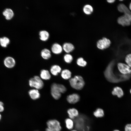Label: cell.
Listing matches in <instances>:
<instances>
[{"label":"cell","instance_id":"30bf717a","mask_svg":"<svg viewBox=\"0 0 131 131\" xmlns=\"http://www.w3.org/2000/svg\"><path fill=\"white\" fill-rule=\"evenodd\" d=\"M66 99L67 101L69 103L74 104L79 101L80 97L78 94L74 93L68 96Z\"/></svg>","mask_w":131,"mask_h":131},{"label":"cell","instance_id":"ffe728a7","mask_svg":"<svg viewBox=\"0 0 131 131\" xmlns=\"http://www.w3.org/2000/svg\"><path fill=\"white\" fill-rule=\"evenodd\" d=\"M42 57L45 59H48L51 57V52L49 50L45 48L42 49L41 52Z\"/></svg>","mask_w":131,"mask_h":131},{"label":"cell","instance_id":"74e56055","mask_svg":"<svg viewBox=\"0 0 131 131\" xmlns=\"http://www.w3.org/2000/svg\"><path fill=\"white\" fill-rule=\"evenodd\" d=\"M130 92L131 94V89L130 90Z\"/></svg>","mask_w":131,"mask_h":131},{"label":"cell","instance_id":"4dcf8cb0","mask_svg":"<svg viewBox=\"0 0 131 131\" xmlns=\"http://www.w3.org/2000/svg\"><path fill=\"white\" fill-rule=\"evenodd\" d=\"M125 131H131V124H126L124 128Z\"/></svg>","mask_w":131,"mask_h":131},{"label":"cell","instance_id":"d4e9b609","mask_svg":"<svg viewBox=\"0 0 131 131\" xmlns=\"http://www.w3.org/2000/svg\"><path fill=\"white\" fill-rule=\"evenodd\" d=\"M66 126L68 129L70 130L72 129L74 126V123L72 119L70 118H67L65 121Z\"/></svg>","mask_w":131,"mask_h":131},{"label":"cell","instance_id":"1f68e13d","mask_svg":"<svg viewBox=\"0 0 131 131\" xmlns=\"http://www.w3.org/2000/svg\"><path fill=\"white\" fill-rule=\"evenodd\" d=\"M115 1L114 0H107V2L110 3H112L114 2Z\"/></svg>","mask_w":131,"mask_h":131},{"label":"cell","instance_id":"ba28073f","mask_svg":"<svg viewBox=\"0 0 131 131\" xmlns=\"http://www.w3.org/2000/svg\"><path fill=\"white\" fill-rule=\"evenodd\" d=\"M117 67L119 71L123 74L129 75L131 74V69L128 65L119 63L117 64Z\"/></svg>","mask_w":131,"mask_h":131},{"label":"cell","instance_id":"83f0119b","mask_svg":"<svg viewBox=\"0 0 131 131\" xmlns=\"http://www.w3.org/2000/svg\"><path fill=\"white\" fill-rule=\"evenodd\" d=\"M64 58L65 61L67 63H71L73 59L72 56L69 54H66L64 56Z\"/></svg>","mask_w":131,"mask_h":131},{"label":"cell","instance_id":"d6a6232c","mask_svg":"<svg viewBox=\"0 0 131 131\" xmlns=\"http://www.w3.org/2000/svg\"><path fill=\"white\" fill-rule=\"evenodd\" d=\"M45 131H55L48 128H47L45 130Z\"/></svg>","mask_w":131,"mask_h":131},{"label":"cell","instance_id":"6da1fadb","mask_svg":"<svg viewBox=\"0 0 131 131\" xmlns=\"http://www.w3.org/2000/svg\"><path fill=\"white\" fill-rule=\"evenodd\" d=\"M66 90L65 87L62 84L54 83L51 86V95L53 98L56 100L59 99L61 96V93H65Z\"/></svg>","mask_w":131,"mask_h":131},{"label":"cell","instance_id":"4316f807","mask_svg":"<svg viewBox=\"0 0 131 131\" xmlns=\"http://www.w3.org/2000/svg\"><path fill=\"white\" fill-rule=\"evenodd\" d=\"M76 63L78 66L83 67L86 66L87 64L86 62L82 57H79L77 59Z\"/></svg>","mask_w":131,"mask_h":131},{"label":"cell","instance_id":"d590c367","mask_svg":"<svg viewBox=\"0 0 131 131\" xmlns=\"http://www.w3.org/2000/svg\"><path fill=\"white\" fill-rule=\"evenodd\" d=\"M113 131H120L118 130H114Z\"/></svg>","mask_w":131,"mask_h":131},{"label":"cell","instance_id":"e0dca14e","mask_svg":"<svg viewBox=\"0 0 131 131\" xmlns=\"http://www.w3.org/2000/svg\"><path fill=\"white\" fill-rule=\"evenodd\" d=\"M118 11L124 14L131 13V12L127 7L123 4H120L117 7Z\"/></svg>","mask_w":131,"mask_h":131},{"label":"cell","instance_id":"2e32d148","mask_svg":"<svg viewBox=\"0 0 131 131\" xmlns=\"http://www.w3.org/2000/svg\"><path fill=\"white\" fill-rule=\"evenodd\" d=\"M63 48L64 50L67 53H69L72 51L74 48V45L71 43L69 42L64 43Z\"/></svg>","mask_w":131,"mask_h":131},{"label":"cell","instance_id":"8992f818","mask_svg":"<svg viewBox=\"0 0 131 131\" xmlns=\"http://www.w3.org/2000/svg\"><path fill=\"white\" fill-rule=\"evenodd\" d=\"M48 128L55 131H60L62 127L60 122L56 119H50L47 122Z\"/></svg>","mask_w":131,"mask_h":131},{"label":"cell","instance_id":"5bb4252c","mask_svg":"<svg viewBox=\"0 0 131 131\" xmlns=\"http://www.w3.org/2000/svg\"><path fill=\"white\" fill-rule=\"evenodd\" d=\"M67 113L69 118L72 120L74 119L75 117L78 116L79 114L78 110L74 108L68 109L67 111Z\"/></svg>","mask_w":131,"mask_h":131},{"label":"cell","instance_id":"9a60e30c","mask_svg":"<svg viewBox=\"0 0 131 131\" xmlns=\"http://www.w3.org/2000/svg\"><path fill=\"white\" fill-rule=\"evenodd\" d=\"M112 93L113 95L117 96L119 98L122 97L124 95V93L122 89L119 87H114L112 91Z\"/></svg>","mask_w":131,"mask_h":131},{"label":"cell","instance_id":"484cf974","mask_svg":"<svg viewBox=\"0 0 131 131\" xmlns=\"http://www.w3.org/2000/svg\"><path fill=\"white\" fill-rule=\"evenodd\" d=\"M93 115L96 117H102L104 115V112L102 109L98 108L93 112Z\"/></svg>","mask_w":131,"mask_h":131},{"label":"cell","instance_id":"7c38bea8","mask_svg":"<svg viewBox=\"0 0 131 131\" xmlns=\"http://www.w3.org/2000/svg\"><path fill=\"white\" fill-rule=\"evenodd\" d=\"M29 96L33 100H35L39 98L40 96V94L38 90L33 89L28 92Z\"/></svg>","mask_w":131,"mask_h":131},{"label":"cell","instance_id":"f35d334b","mask_svg":"<svg viewBox=\"0 0 131 131\" xmlns=\"http://www.w3.org/2000/svg\"></svg>","mask_w":131,"mask_h":131},{"label":"cell","instance_id":"ac0fdd59","mask_svg":"<svg viewBox=\"0 0 131 131\" xmlns=\"http://www.w3.org/2000/svg\"><path fill=\"white\" fill-rule=\"evenodd\" d=\"M61 69L60 67L57 65H53L51 66L50 69L51 73L54 75L56 76L61 72Z\"/></svg>","mask_w":131,"mask_h":131},{"label":"cell","instance_id":"d6986e66","mask_svg":"<svg viewBox=\"0 0 131 131\" xmlns=\"http://www.w3.org/2000/svg\"><path fill=\"white\" fill-rule=\"evenodd\" d=\"M40 76L42 79L45 80H49L51 78V75L49 72L45 69L42 70L41 71Z\"/></svg>","mask_w":131,"mask_h":131},{"label":"cell","instance_id":"603a6c76","mask_svg":"<svg viewBox=\"0 0 131 131\" xmlns=\"http://www.w3.org/2000/svg\"><path fill=\"white\" fill-rule=\"evenodd\" d=\"M40 38L42 41H46L49 38V33L45 30L41 31L39 32Z\"/></svg>","mask_w":131,"mask_h":131},{"label":"cell","instance_id":"8d00e7d4","mask_svg":"<svg viewBox=\"0 0 131 131\" xmlns=\"http://www.w3.org/2000/svg\"><path fill=\"white\" fill-rule=\"evenodd\" d=\"M71 131H78L76 130H72Z\"/></svg>","mask_w":131,"mask_h":131},{"label":"cell","instance_id":"3957f363","mask_svg":"<svg viewBox=\"0 0 131 131\" xmlns=\"http://www.w3.org/2000/svg\"><path fill=\"white\" fill-rule=\"evenodd\" d=\"M77 118L75 120L76 129L80 131H88L89 130L90 127L87 125L85 117L81 116Z\"/></svg>","mask_w":131,"mask_h":131},{"label":"cell","instance_id":"7402d4cb","mask_svg":"<svg viewBox=\"0 0 131 131\" xmlns=\"http://www.w3.org/2000/svg\"><path fill=\"white\" fill-rule=\"evenodd\" d=\"M10 42L9 39L6 37L0 38V44L3 48L6 47Z\"/></svg>","mask_w":131,"mask_h":131},{"label":"cell","instance_id":"e575fe53","mask_svg":"<svg viewBox=\"0 0 131 131\" xmlns=\"http://www.w3.org/2000/svg\"><path fill=\"white\" fill-rule=\"evenodd\" d=\"M1 118H2V115L0 113V121L1 120Z\"/></svg>","mask_w":131,"mask_h":131},{"label":"cell","instance_id":"f546056e","mask_svg":"<svg viewBox=\"0 0 131 131\" xmlns=\"http://www.w3.org/2000/svg\"><path fill=\"white\" fill-rule=\"evenodd\" d=\"M4 110V104L2 101L0 100V113L3 112Z\"/></svg>","mask_w":131,"mask_h":131},{"label":"cell","instance_id":"4fadbf2b","mask_svg":"<svg viewBox=\"0 0 131 131\" xmlns=\"http://www.w3.org/2000/svg\"><path fill=\"white\" fill-rule=\"evenodd\" d=\"M51 49L53 53L56 54H58L62 52V48L60 44L56 43L53 44Z\"/></svg>","mask_w":131,"mask_h":131},{"label":"cell","instance_id":"9c48e42d","mask_svg":"<svg viewBox=\"0 0 131 131\" xmlns=\"http://www.w3.org/2000/svg\"><path fill=\"white\" fill-rule=\"evenodd\" d=\"M3 63L5 67L9 69L13 68L16 64L15 59L10 56H8L6 57L3 60Z\"/></svg>","mask_w":131,"mask_h":131},{"label":"cell","instance_id":"5b68a950","mask_svg":"<svg viewBox=\"0 0 131 131\" xmlns=\"http://www.w3.org/2000/svg\"><path fill=\"white\" fill-rule=\"evenodd\" d=\"M117 21L119 24L123 26L130 25L131 24V13L124 14L118 18Z\"/></svg>","mask_w":131,"mask_h":131},{"label":"cell","instance_id":"836d02e7","mask_svg":"<svg viewBox=\"0 0 131 131\" xmlns=\"http://www.w3.org/2000/svg\"><path fill=\"white\" fill-rule=\"evenodd\" d=\"M129 8L131 10V2L130 3L129 6Z\"/></svg>","mask_w":131,"mask_h":131},{"label":"cell","instance_id":"cb8c5ba5","mask_svg":"<svg viewBox=\"0 0 131 131\" xmlns=\"http://www.w3.org/2000/svg\"><path fill=\"white\" fill-rule=\"evenodd\" d=\"M83 10L86 14L89 15L91 14L93 12V8L89 4H86L83 7Z\"/></svg>","mask_w":131,"mask_h":131},{"label":"cell","instance_id":"277c9868","mask_svg":"<svg viewBox=\"0 0 131 131\" xmlns=\"http://www.w3.org/2000/svg\"><path fill=\"white\" fill-rule=\"evenodd\" d=\"M29 84L31 87L37 90L42 89L44 86L43 82L41 78L38 76H35L31 78L29 81Z\"/></svg>","mask_w":131,"mask_h":131},{"label":"cell","instance_id":"52a82bcc","mask_svg":"<svg viewBox=\"0 0 131 131\" xmlns=\"http://www.w3.org/2000/svg\"><path fill=\"white\" fill-rule=\"evenodd\" d=\"M111 43V41L109 39L104 37L98 41L97 46L99 49L103 50L108 48Z\"/></svg>","mask_w":131,"mask_h":131},{"label":"cell","instance_id":"f1b7e54d","mask_svg":"<svg viewBox=\"0 0 131 131\" xmlns=\"http://www.w3.org/2000/svg\"><path fill=\"white\" fill-rule=\"evenodd\" d=\"M125 61L127 65L130 67H131V54H128L126 56Z\"/></svg>","mask_w":131,"mask_h":131},{"label":"cell","instance_id":"7a4b0ae2","mask_svg":"<svg viewBox=\"0 0 131 131\" xmlns=\"http://www.w3.org/2000/svg\"><path fill=\"white\" fill-rule=\"evenodd\" d=\"M70 84L72 87L77 90L82 89L85 85V82L82 77L80 76H75L69 80Z\"/></svg>","mask_w":131,"mask_h":131},{"label":"cell","instance_id":"44dd1931","mask_svg":"<svg viewBox=\"0 0 131 131\" xmlns=\"http://www.w3.org/2000/svg\"><path fill=\"white\" fill-rule=\"evenodd\" d=\"M72 73L69 70L65 69L63 70L61 72V75L63 79L68 80L70 79Z\"/></svg>","mask_w":131,"mask_h":131},{"label":"cell","instance_id":"8fae6325","mask_svg":"<svg viewBox=\"0 0 131 131\" xmlns=\"http://www.w3.org/2000/svg\"><path fill=\"white\" fill-rule=\"evenodd\" d=\"M3 15L6 19L8 20L11 19L14 16V13L11 9L7 8L5 9L2 12Z\"/></svg>","mask_w":131,"mask_h":131}]
</instances>
